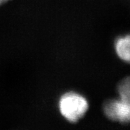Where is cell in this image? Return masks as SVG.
<instances>
[{
  "label": "cell",
  "instance_id": "obj_1",
  "mask_svg": "<svg viewBox=\"0 0 130 130\" xmlns=\"http://www.w3.org/2000/svg\"><path fill=\"white\" fill-rule=\"evenodd\" d=\"M59 111L61 115L70 122H77L82 119L88 109L87 100L75 93H67L60 98Z\"/></svg>",
  "mask_w": 130,
  "mask_h": 130
},
{
  "label": "cell",
  "instance_id": "obj_2",
  "mask_svg": "<svg viewBox=\"0 0 130 130\" xmlns=\"http://www.w3.org/2000/svg\"><path fill=\"white\" fill-rule=\"evenodd\" d=\"M104 113L112 121L128 123L130 119V104L123 101H113L106 103Z\"/></svg>",
  "mask_w": 130,
  "mask_h": 130
},
{
  "label": "cell",
  "instance_id": "obj_3",
  "mask_svg": "<svg viewBox=\"0 0 130 130\" xmlns=\"http://www.w3.org/2000/svg\"><path fill=\"white\" fill-rule=\"evenodd\" d=\"M130 38L129 36L119 38L116 44V51L117 55L122 60L129 62L130 59L129 44Z\"/></svg>",
  "mask_w": 130,
  "mask_h": 130
},
{
  "label": "cell",
  "instance_id": "obj_4",
  "mask_svg": "<svg viewBox=\"0 0 130 130\" xmlns=\"http://www.w3.org/2000/svg\"><path fill=\"white\" fill-rule=\"evenodd\" d=\"M119 93L121 100L126 103H129V78L126 77L121 82L119 86Z\"/></svg>",
  "mask_w": 130,
  "mask_h": 130
},
{
  "label": "cell",
  "instance_id": "obj_5",
  "mask_svg": "<svg viewBox=\"0 0 130 130\" xmlns=\"http://www.w3.org/2000/svg\"><path fill=\"white\" fill-rule=\"evenodd\" d=\"M10 0H0V5H2L5 4L6 2H9Z\"/></svg>",
  "mask_w": 130,
  "mask_h": 130
}]
</instances>
